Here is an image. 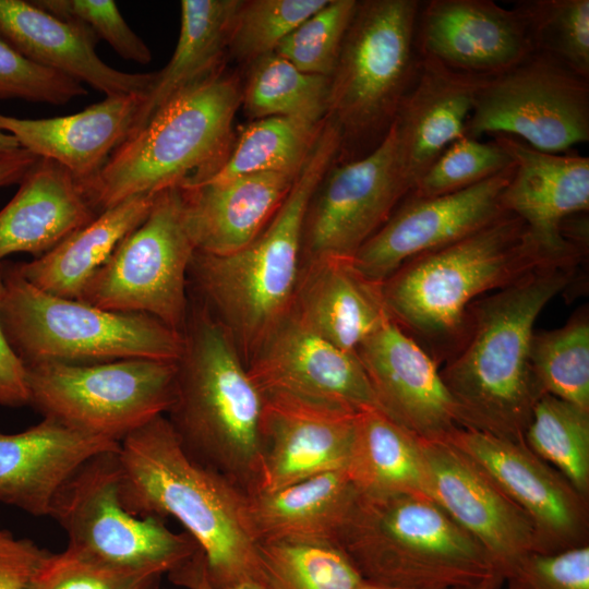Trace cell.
<instances>
[{
  "label": "cell",
  "mask_w": 589,
  "mask_h": 589,
  "mask_svg": "<svg viewBox=\"0 0 589 589\" xmlns=\"http://www.w3.org/2000/svg\"><path fill=\"white\" fill-rule=\"evenodd\" d=\"M579 265H541L471 302L461 341L440 370L460 426L525 442L542 395L530 366L534 323L575 280Z\"/></svg>",
  "instance_id": "6da1fadb"
},
{
  "label": "cell",
  "mask_w": 589,
  "mask_h": 589,
  "mask_svg": "<svg viewBox=\"0 0 589 589\" xmlns=\"http://www.w3.org/2000/svg\"><path fill=\"white\" fill-rule=\"evenodd\" d=\"M118 460L125 509L136 517L177 519L203 552L212 585L259 582L249 495L189 456L165 414L128 434Z\"/></svg>",
  "instance_id": "7a4b0ae2"
},
{
  "label": "cell",
  "mask_w": 589,
  "mask_h": 589,
  "mask_svg": "<svg viewBox=\"0 0 589 589\" xmlns=\"http://www.w3.org/2000/svg\"><path fill=\"white\" fill-rule=\"evenodd\" d=\"M585 253L543 245L516 215L504 213L478 231L401 265L381 285L390 318L437 364L458 348L467 310L549 263H581Z\"/></svg>",
  "instance_id": "3957f363"
},
{
  "label": "cell",
  "mask_w": 589,
  "mask_h": 589,
  "mask_svg": "<svg viewBox=\"0 0 589 589\" xmlns=\"http://www.w3.org/2000/svg\"><path fill=\"white\" fill-rule=\"evenodd\" d=\"M341 134L326 118L284 203L263 231L228 255H193L189 276L245 363L289 313L301 268L309 204L340 154Z\"/></svg>",
  "instance_id": "277c9868"
},
{
  "label": "cell",
  "mask_w": 589,
  "mask_h": 589,
  "mask_svg": "<svg viewBox=\"0 0 589 589\" xmlns=\"http://www.w3.org/2000/svg\"><path fill=\"white\" fill-rule=\"evenodd\" d=\"M182 337L175 400L165 416L189 456L255 494L264 397L230 333L203 303L189 308Z\"/></svg>",
  "instance_id": "5b68a950"
},
{
  "label": "cell",
  "mask_w": 589,
  "mask_h": 589,
  "mask_svg": "<svg viewBox=\"0 0 589 589\" xmlns=\"http://www.w3.org/2000/svg\"><path fill=\"white\" fill-rule=\"evenodd\" d=\"M240 106L241 83L224 69L178 93L80 185L91 206L99 214L133 196L208 179L230 151Z\"/></svg>",
  "instance_id": "8992f818"
},
{
  "label": "cell",
  "mask_w": 589,
  "mask_h": 589,
  "mask_svg": "<svg viewBox=\"0 0 589 589\" xmlns=\"http://www.w3.org/2000/svg\"><path fill=\"white\" fill-rule=\"evenodd\" d=\"M362 578L456 589L500 573L486 550L432 498L359 491L336 538Z\"/></svg>",
  "instance_id": "52a82bcc"
},
{
  "label": "cell",
  "mask_w": 589,
  "mask_h": 589,
  "mask_svg": "<svg viewBox=\"0 0 589 589\" xmlns=\"http://www.w3.org/2000/svg\"><path fill=\"white\" fill-rule=\"evenodd\" d=\"M4 294L0 324L25 366L93 364L123 359L178 361L182 334L143 313L100 309L45 292L1 263Z\"/></svg>",
  "instance_id": "ba28073f"
},
{
  "label": "cell",
  "mask_w": 589,
  "mask_h": 589,
  "mask_svg": "<svg viewBox=\"0 0 589 589\" xmlns=\"http://www.w3.org/2000/svg\"><path fill=\"white\" fill-rule=\"evenodd\" d=\"M420 4L358 1L329 84L327 117L340 130L344 161L359 159L383 142L417 77Z\"/></svg>",
  "instance_id": "9c48e42d"
},
{
  "label": "cell",
  "mask_w": 589,
  "mask_h": 589,
  "mask_svg": "<svg viewBox=\"0 0 589 589\" xmlns=\"http://www.w3.org/2000/svg\"><path fill=\"white\" fill-rule=\"evenodd\" d=\"M25 368L28 405L43 418L117 442L166 414L175 400L177 361L123 359Z\"/></svg>",
  "instance_id": "30bf717a"
},
{
  "label": "cell",
  "mask_w": 589,
  "mask_h": 589,
  "mask_svg": "<svg viewBox=\"0 0 589 589\" xmlns=\"http://www.w3.org/2000/svg\"><path fill=\"white\" fill-rule=\"evenodd\" d=\"M195 251L182 188L166 189L156 194L143 223L92 276L79 300L109 311L147 314L182 334Z\"/></svg>",
  "instance_id": "8fae6325"
},
{
  "label": "cell",
  "mask_w": 589,
  "mask_h": 589,
  "mask_svg": "<svg viewBox=\"0 0 589 589\" xmlns=\"http://www.w3.org/2000/svg\"><path fill=\"white\" fill-rule=\"evenodd\" d=\"M118 450L85 461L58 492L50 513L75 551L117 566L168 574L200 548L157 517H136L123 506Z\"/></svg>",
  "instance_id": "7c38bea8"
},
{
  "label": "cell",
  "mask_w": 589,
  "mask_h": 589,
  "mask_svg": "<svg viewBox=\"0 0 589 589\" xmlns=\"http://www.w3.org/2000/svg\"><path fill=\"white\" fill-rule=\"evenodd\" d=\"M516 137L548 153L589 141V80L533 52L488 77L477 92L465 135Z\"/></svg>",
  "instance_id": "4fadbf2b"
},
{
  "label": "cell",
  "mask_w": 589,
  "mask_h": 589,
  "mask_svg": "<svg viewBox=\"0 0 589 589\" xmlns=\"http://www.w3.org/2000/svg\"><path fill=\"white\" fill-rule=\"evenodd\" d=\"M410 193L393 125L370 154L332 166L309 204L301 265L352 259Z\"/></svg>",
  "instance_id": "5bb4252c"
},
{
  "label": "cell",
  "mask_w": 589,
  "mask_h": 589,
  "mask_svg": "<svg viewBox=\"0 0 589 589\" xmlns=\"http://www.w3.org/2000/svg\"><path fill=\"white\" fill-rule=\"evenodd\" d=\"M245 364L264 397L352 414L380 410L357 354L320 337L290 312Z\"/></svg>",
  "instance_id": "9a60e30c"
},
{
  "label": "cell",
  "mask_w": 589,
  "mask_h": 589,
  "mask_svg": "<svg viewBox=\"0 0 589 589\" xmlns=\"http://www.w3.org/2000/svg\"><path fill=\"white\" fill-rule=\"evenodd\" d=\"M468 455L531 519L539 553L588 544V497L525 442L458 426L446 438Z\"/></svg>",
  "instance_id": "2e32d148"
},
{
  "label": "cell",
  "mask_w": 589,
  "mask_h": 589,
  "mask_svg": "<svg viewBox=\"0 0 589 589\" xmlns=\"http://www.w3.org/2000/svg\"><path fill=\"white\" fill-rule=\"evenodd\" d=\"M512 167L467 189L433 196L407 195L351 259L368 280L384 283L406 262L452 244L507 213L501 196Z\"/></svg>",
  "instance_id": "e0dca14e"
},
{
  "label": "cell",
  "mask_w": 589,
  "mask_h": 589,
  "mask_svg": "<svg viewBox=\"0 0 589 589\" xmlns=\"http://www.w3.org/2000/svg\"><path fill=\"white\" fill-rule=\"evenodd\" d=\"M420 445L428 496L486 550L502 576L536 552L531 519L468 455L447 440Z\"/></svg>",
  "instance_id": "ac0fdd59"
},
{
  "label": "cell",
  "mask_w": 589,
  "mask_h": 589,
  "mask_svg": "<svg viewBox=\"0 0 589 589\" xmlns=\"http://www.w3.org/2000/svg\"><path fill=\"white\" fill-rule=\"evenodd\" d=\"M380 410L423 441H443L458 426L438 364L388 317L357 348Z\"/></svg>",
  "instance_id": "d6986e66"
},
{
  "label": "cell",
  "mask_w": 589,
  "mask_h": 589,
  "mask_svg": "<svg viewBox=\"0 0 589 589\" xmlns=\"http://www.w3.org/2000/svg\"><path fill=\"white\" fill-rule=\"evenodd\" d=\"M416 44L421 57L485 77L501 74L533 53L516 10L492 0L421 2Z\"/></svg>",
  "instance_id": "ffe728a7"
},
{
  "label": "cell",
  "mask_w": 589,
  "mask_h": 589,
  "mask_svg": "<svg viewBox=\"0 0 589 589\" xmlns=\"http://www.w3.org/2000/svg\"><path fill=\"white\" fill-rule=\"evenodd\" d=\"M494 141L514 163L501 196L503 209L518 216L546 248L587 253V247L562 235L561 225L589 211V158L542 152L507 135H494Z\"/></svg>",
  "instance_id": "44dd1931"
},
{
  "label": "cell",
  "mask_w": 589,
  "mask_h": 589,
  "mask_svg": "<svg viewBox=\"0 0 589 589\" xmlns=\"http://www.w3.org/2000/svg\"><path fill=\"white\" fill-rule=\"evenodd\" d=\"M357 418L358 414L324 407L264 397L260 491L346 469Z\"/></svg>",
  "instance_id": "7402d4cb"
},
{
  "label": "cell",
  "mask_w": 589,
  "mask_h": 589,
  "mask_svg": "<svg viewBox=\"0 0 589 589\" xmlns=\"http://www.w3.org/2000/svg\"><path fill=\"white\" fill-rule=\"evenodd\" d=\"M119 448L120 442L51 418L19 433L0 431V503L50 516L58 492L85 461Z\"/></svg>",
  "instance_id": "603a6c76"
},
{
  "label": "cell",
  "mask_w": 589,
  "mask_h": 589,
  "mask_svg": "<svg viewBox=\"0 0 589 589\" xmlns=\"http://www.w3.org/2000/svg\"><path fill=\"white\" fill-rule=\"evenodd\" d=\"M0 37L28 60L106 97H145L155 79V72L128 73L110 67L96 53L99 39L89 27L57 17L33 1L0 0Z\"/></svg>",
  "instance_id": "cb8c5ba5"
},
{
  "label": "cell",
  "mask_w": 589,
  "mask_h": 589,
  "mask_svg": "<svg viewBox=\"0 0 589 589\" xmlns=\"http://www.w3.org/2000/svg\"><path fill=\"white\" fill-rule=\"evenodd\" d=\"M486 79L421 57L417 77L393 123L410 191L437 156L465 135L474 97Z\"/></svg>",
  "instance_id": "d4e9b609"
},
{
  "label": "cell",
  "mask_w": 589,
  "mask_h": 589,
  "mask_svg": "<svg viewBox=\"0 0 589 589\" xmlns=\"http://www.w3.org/2000/svg\"><path fill=\"white\" fill-rule=\"evenodd\" d=\"M144 96L119 95L62 117L24 119L0 113V130L21 148L53 160L80 185L91 181L132 133Z\"/></svg>",
  "instance_id": "484cf974"
},
{
  "label": "cell",
  "mask_w": 589,
  "mask_h": 589,
  "mask_svg": "<svg viewBox=\"0 0 589 589\" xmlns=\"http://www.w3.org/2000/svg\"><path fill=\"white\" fill-rule=\"evenodd\" d=\"M297 175L256 172L220 182L180 185L196 252L221 256L248 245L277 213Z\"/></svg>",
  "instance_id": "4316f807"
},
{
  "label": "cell",
  "mask_w": 589,
  "mask_h": 589,
  "mask_svg": "<svg viewBox=\"0 0 589 589\" xmlns=\"http://www.w3.org/2000/svg\"><path fill=\"white\" fill-rule=\"evenodd\" d=\"M306 328L356 353L388 317L380 284L364 278L351 259H321L301 265L289 311Z\"/></svg>",
  "instance_id": "83f0119b"
},
{
  "label": "cell",
  "mask_w": 589,
  "mask_h": 589,
  "mask_svg": "<svg viewBox=\"0 0 589 589\" xmlns=\"http://www.w3.org/2000/svg\"><path fill=\"white\" fill-rule=\"evenodd\" d=\"M0 211V260L13 253L37 259L98 214L72 173L39 158Z\"/></svg>",
  "instance_id": "f1b7e54d"
},
{
  "label": "cell",
  "mask_w": 589,
  "mask_h": 589,
  "mask_svg": "<svg viewBox=\"0 0 589 589\" xmlns=\"http://www.w3.org/2000/svg\"><path fill=\"white\" fill-rule=\"evenodd\" d=\"M359 490L346 469L327 471L249 496V515L259 542H334Z\"/></svg>",
  "instance_id": "f546056e"
},
{
  "label": "cell",
  "mask_w": 589,
  "mask_h": 589,
  "mask_svg": "<svg viewBox=\"0 0 589 589\" xmlns=\"http://www.w3.org/2000/svg\"><path fill=\"white\" fill-rule=\"evenodd\" d=\"M156 194L133 196L99 213L46 254L17 263L21 274L45 292L79 300L120 241L147 217Z\"/></svg>",
  "instance_id": "4dcf8cb0"
},
{
  "label": "cell",
  "mask_w": 589,
  "mask_h": 589,
  "mask_svg": "<svg viewBox=\"0 0 589 589\" xmlns=\"http://www.w3.org/2000/svg\"><path fill=\"white\" fill-rule=\"evenodd\" d=\"M238 4L239 0L181 1L180 32L175 51L166 67L155 72L132 133L178 93L223 70Z\"/></svg>",
  "instance_id": "1f68e13d"
},
{
  "label": "cell",
  "mask_w": 589,
  "mask_h": 589,
  "mask_svg": "<svg viewBox=\"0 0 589 589\" xmlns=\"http://www.w3.org/2000/svg\"><path fill=\"white\" fill-rule=\"evenodd\" d=\"M346 470L361 492L428 496L420 438L378 409L358 414Z\"/></svg>",
  "instance_id": "d6a6232c"
},
{
  "label": "cell",
  "mask_w": 589,
  "mask_h": 589,
  "mask_svg": "<svg viewBox=\"0 0 589 589\" xmlns=\"http://www.w3.org/2000/svg\"><path fill=\"white\" fill-rule=\"evenodd\" d=\"M325 119L321 122L291 117L253 120L235 140L219 168L201 183L220 182L256 172H299Z\"/></svg>",
  "instance_id": "836d02e7"
},
{
  "label": "cell",
  "mask_w": 589,
  "mask_h": 589,
  "mask_svg": "<svg viewBox=\"0 0 589 589\" xmlns=\"http://www.w3.org/2000/svg\"><path fill=\"white\" fill-rule=\"evenodd\" d=\"M248 65L241 83V106L249 118L291 117L321 122L327 117L330 77L302 72L275 52Z\"/></svg>",
  "instance_id": "e575fe53"
},
{
  "label": "cell",
  "mask_w": 589,
  "mask_h": 589,
  "mask_svg": "<svg viewBox=\"0 0 589 589\" xmlns=\"http://www.w3.org/2000/svg\"><path fill=\"white\" fill-rule=\"evenodd\" d=\"M257 564L265 589H357L364 580L334 542H259Z\"/></svg>",
  "instance_id": "d590c367"
},
{
  "label": "cell",
  "mask_w": 589,
  "mask_h": 589,
  "mask_svg": "<svg viewBox=\"0 0 589 589\" xmlns=\"http://www.w3.org/2000/svg\"><path fill=\"white\" fill-rule=\"evenodd\" d=\"M530 366L540 393L589 411V312L578 309L555 329L534 332Z\"/></svg>",
  "instance_id": "8d00e7d4"
},
{
  "label": "cell",
  "mask_w": 589,
  "mask_h": 589,
  "mask_svg": "<svg viewBox=\"0 0 589 589\" xmlns=\"http://www.w3.org/2000/svg\"><path fill=\"white\" fill-rule=\"evenodd\" d=\"M526 445L584 496L589 495V411L543 394L534 404Z\"/></svg>",
  "instance_id": "74e56055"
},
{
  "label": "cell",
  "mask_w": 589,
  "mask_h": 589,
  "mask_svg": "<svg viewBox=\"0 0 589 589\" xmlns=\"http://www.w3.org/2000/svg\"><path fill=\"white\" fill-rule=\"evenodd\" d=\"M533 52L548 56L589 80V1L529 0L514 8Z\"/></svg>",
  "instance_id": "f35d334b"
},
{
  "label": "cell",
  "mask_w": 589,
  "mask_h": 589,
  "mask_svg": "<svg viewBox=\"0 0 589 589\" xmlns=\"http://www.w3.org/2000/svg\"><path fill=\"white\" fill-rule=\"evenodd\" d=\"M328 0H239L232 17L228 53L250 63L278 44Z\"/></svg>",
  "instance_id": "ab89813d"
},
{
  "label": "cell",
  "mask_w": 589,
  "mask_h": 589,
  "mask_svg": "<svg viewBox=\"0 0 589 589\" xmlns=\"http://www.w3.org/2000/svg\"><path fill=\"white\" fill-rule=\"evenodd\" d=\"M357 5V0H328L286 36L274 52L302 72L330 77Z\"/></svg>",
  "instance_id": "60d3db41"
},
{
  "label": "cell",
  "mask_w": 589,
  "mask_h": 589,
  "mask_svg": "<svg viewBox=\"0 0 589 589\" xmlns=\"http://www.w3.org/2000/svg\"><path fill=\"white\" fill-rule=\"evenodd\" d=\"M513 164L510 156L494 140L482 143L464 135L437 156L408 195L433 197L457 192L500 173Z\"/></svg>",
  "instance_id": "b9f144b4"
},
{
  "label": "cell",
  "mask_w": 589,
  "mask_h": 589,
  "mask_svg": "<svg viewBox=\"0 0 589 589\" xmlns=\"http://www.w3.org/2000/svg\"><path fill=\"white\" fill-rule=\"evenodd\" d=\"M160 576L109 564L67 546L48 555L29 589H154Z\"/></svg>",
  "instance_id": "7bdbcfd3"
},
{
  "label": "cell",
  "mask_w": 589,
  "mask_h": 589,
  "mask_svg": "<svg viewBox=\"0 0 589 589\" xmlns=\"http://www.w3.org/2000/svg\"><path fill=\"white\" fill-rule=\"evenodd\" d=\"M85 95L82 83L28 60L0 37V100L64 105Z\"/></svg>",
  "instance_id": "ee69618b"
},
{
  "label": "cell",
  "mask_w": 589,
  "mask_h": 589,
  "mask_svg": "<svg viewBox=\"0 0 589 589\" xmlns=\"http://www.w3.org/2000/svg\"><path fill=\"white\" fill-rule=\"evenodd\" d=\"M50 14L77 21L89 27L98 39L107 41L123 59L146 64L152 52L122 17L112 0H33Z\"/></svg>",
  "instance_id": "f6af8a7d"
},
{
  "label": "cell",
  "mask_w": 589,
  "mask_h": 589,
  "mask_svg": "<svg viewBox=\"0 0 589 589\" xmlns=\"http://www.w3.org/2000/svg\"><path fill=\"white\" fill-rule=\"evenodd\" d=\"M503 579L502 589H589V544L551 554L531 552Z\"/></svg>",
  "instance_id": "bcb514c9"
},
{
  "label": "cell",
  "mask_w": 589,
  "mask_h": 589,
  "mask_svg": "<svg viewBox=\"0 0 589 589\" xmlns=\"http://www.w3.org/2000/svg\"><path fill=\"white\" fill-rule=\"evenodd\" d=\"M49 552L0 525V589H29Z\"/></svg>",
  "instance_id": "7dc6e473"
},
{
  "label": "cell",
  "mask_w": 589,
  "mask_h": 589,
  "mask_svg": "<svg viewBox=\"0 0 589 589\" xmlns=\"http://www.w3.org/2000/svg\"><path fill=\"white\" fill-rule=\"evenodd\" d=\"M4 283L0 263V306ZM0 405L22 407L28 405L26 368L8 342L0 324Z\"/></svg>",
  "instance_id": "c3c4849f"
},
{
  "label": "cell",
  "mask_w": 589,
  "mask_h": 589,
  "mask_svg": "<svg viewBox=\"0 0 589 589\" xmlns=\"http://www.w3.org/2000/svg\"><path fill=\"white\" fill-rule=\"evenodd\" d=\"M167 575L172 584L185 589H265L253 580L229 587H215L206 576L205 558L201 549Z\"/></svg>",
  "instance_id": "681fc988"
},
{
  "label": "cell",
  "mask_w": 589,
  "mask_h": 589,
  "mask_svg": "<svg viewBox=\"0 0 589 589\" xmlns=\"http://www.w3.org/2000/svg\"><path fill=\"white\" fill-rule=\"evenodd\" d=\"M38 159L37 156L23 148L0 157V188L20 183Z\"/></svg>",
  "instance_id": "f907efd6"
},
{
  "label": "cell",
  "mask_w": 589,
  "mask_h": 589,
  "mask_svg": "<svg viewBox=\"0 0 589 589\" xmlns=\"http://www.w3.org/2000/svg\"><path fill=\"white\" fill-rule=\"evenodd\" d=\"M22 149L17 140L10 133L0 130V157Z\"/></svg>",
  "instance_id": "816d5d0a"
},
{
  "label": "cell",
  "mask_w": 589,
  "mask_h": 589,
  "mask_svg": "<svg viewBox=\"0 0 589 589\" xmlns=\"http://www.w3.org/2000/svg\"><path fill=\"white\" fill-rule=\"evenodd\" d=\"M503 576L501 573H495L490 577L482 579L481 581L473 584L468 587L456 588V589H502L503 587Z\"/></svg>",
  "instance_id": "f5cc1de1"
},
{
  "label": "cell",
  "mask_w": 589,
  "mask_h": 589,
  "mask_svg": "<svg viewBox=\"0 0 589 589\" xmlns=\"http://www.w3.org/2000/svg\"><path fill=\"white\" fill-rule=\"evenodd\" d=\"M357 589H420V588L394 587V586L380 585V584L363 580V582Z\"/></svg>",
  "instance_id": "db71d44e"
}]
</instances>
